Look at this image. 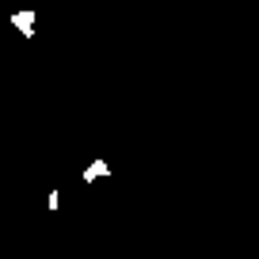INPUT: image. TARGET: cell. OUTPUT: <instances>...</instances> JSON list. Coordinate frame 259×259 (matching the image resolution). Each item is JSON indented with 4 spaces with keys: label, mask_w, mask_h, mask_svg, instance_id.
I'll use <instances>...</instances> for the list:
<instances>
[{
    "label": "cell",
    "mask_w": 259,
    "mask_h": 259,
    "mask_svg": "<svg viewBox=\"0 0 259 259\" xmlns=\"http://www.w3.org/2000/svg\"><path fill=\"white\" fill-rule=\"evenodd\" d=\"M8 19H12V27H16L27 42H34V34H38V27H34V23H38V12H34V8H19V12H12Z\"/></svg>",
    "instance_id": "obj_1"
},
{
    "label": "cell",
    "mask_w": 259,
    "mask_h": 259,
    "mask_svg": "<svg viewBox=\"0 0 259 259\" xmlns=\"http://www.w3.org/2000/svg\"><path fill=\"white\" fill-rule=\"evenodd\" d=\"M107 176H111V168H107V156H96V160H92L88 164V168H84L80 171V183H99V179H107Z\"/></svg>",
    "instance_id": "obj_2"
},
{
    "label": "cell",
    "mask_w": 259,
    "mask_h": 259,
    "mask_svg": "<svg viewBox=\"0 0 259 259\" xmlns=\"http://www.w3.org/2000/svg\"><path fill=\"white\" fill-rule=\"evenodd\" d=\"M57 206H61V191L54 187V191L46 194V210H50V213H57Z\"/></svg>",
    "instance_id": "obj_3"
}]
</instances>
